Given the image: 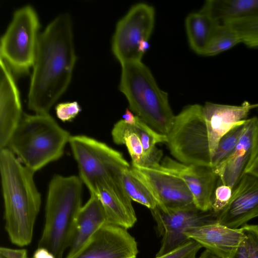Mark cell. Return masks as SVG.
<instances>
[{
	"label": "cell",
	"instance_id": "6da1fadb",
	"mask_svg": "<svg viewBox=\"0 0 258 258\" xmlns=\"http://www.w3.org/2000/svg\"><path fill=\"white\" fill-rule=\"evenodd\" d=\"M70 16L55 18L38 35L28 107L36 114H48L68 88L76 61Z\"/></svg>",
	"mask_w": 258,
	"mask_h": 258
},
{
	"label": "cell",
	"instance_id": "7a4b0ae2",
	"mask_svg": "<svg viewBox=\"0 0 258 258\" xmlns=\"http://www.w3.org/2000/svg\"><path fill=\"white\" fill-rule=\"evenodd\" d=\"M0 173L6 231L13 244L28 245L41 203L34 173L6 148L0 149Z\"/></svg>",
	"mask_w": 258,
	"mask_h": 258
},
{
	"label": "cell",
	"instance_id": "3957f363",
	"mask_svg": "<svg viewBox=\"0 0 258 258\" xmlns=\"http://www.w3.org/2000/svg\"><path fill=\"white\" fill-rule=\"evenodd\" d=\"M71 136L49 113L24 114L6 148L35 173L62 156Z\"/></svg>",
	"mask_w": 258,
	"mask_h": 258
},
{
	"label": "cell",
	"instance_id": "277c9868",
	"mask_svg": "<svg viewBox=\"0 0 258 258\" xmlns=\"http://www.w3.org/2000/svg\"><path fill=\"white\" fill-rule=\"evenodd\" d=\"M82 181L76 175H55L49 185L45 224L38 247H44L55 258H62L69 248L74 223L81 208Z\"/></svg>",
	"mask_w": 258,
	"mask_h": 258
},
{
	"label": "cell",
	"instance_id": "5b68a950",
	"mask_svg": "<svg viewBox=\"0 0 258 258\" xmlns=\"http://www.w3.org/2000/svg\"><path fill=\"white\" fill-rule=\"evenodd\" d=\"M119 89L131 110L156 132L167 136L175 115L168 94L161 90L149 68L142 61L121 64Z\"/></svg>",
	"mask_w": 258,
	"mask_h": 258
},
{
	"label": "cell",
	"instance_id": "8992f818",
	"mask_svg": "<svg viewBox=\"0 0 258 258\" xmlns=\"http://www.w3.org/2000/svg\"><path fill=\"white\" fill-rule=\"evenodd\" d=\"M69 143L78 165L80 178L91 195H96L98 185H107L126 205L133 208L121 181L125 167L116 152L106 144L84 135L71 136Z\"/></svg>",
	"mask_w": 258,
	"mask_h": 258
},
{
	"label": "cell",
	"instance_id": "52a82bcc",
	"mask_svg": "<svg viewBox=\"0 0 258 258\" xmlns=\"http://www.w3.org/2000/svg\"><path fill=\"white\" fill-rule=\"evenodd\" d=\"M166 136L168 149L177 161L185 164L212 167L203 106L194 104L185 107L175 116Z\"/></svg>",
	"mask_w": 258,
	"mask_h": 258
},
{
	"label": "cell",
	"instance_id": "ba28073f",
	"mask_svg": "<svg viewBox=\"0 0 258 258\" xmlns=\"http://www.w3.org/2000/svg\"><path fill=\"white\" fill-rule=\"evenodd\" d=\"M39 23L30 6L16 11L1 40V58L11 70L24 74L33 66L36 52Z\"/></svg>",
	"mask_w": 258,
	"mask_h": 258
},
{
	"label": "cell",
	"instance_id": "9c48e42d",
	"mask_svg": "<svg viewBox=\"0 0 258 258\" xmlns=\"http://www.w3.org/2000/svg\"><path fill=\"white\" fill-rule=\"evenodd\" d=\"M155 23L153 7L145 3L133 6L117 23L112 38V52L120 64L141 61L140 42L148 40Z\"/></svg>",
	"mask_w": 258,
	"mask_h": 258
},
{
	"label": "cell",
	"instance_id": "30bf717a",
	"mask_svg": "<svg viewBox=\"0 0 258 258\" xmlns=\"http://www.w3.org/2000/svg\"><path fill=\"white\" fill-rule=\"evenodd\" d=\"M161 237L160 247L155 256L168 253L190 240L185 234L190 227L217 221V213L212 210L203 211L195 205L164 211L157 206L150 210Z\"/></svg>",
	"mask_w": 258,
	"mask_h": 258
},
{
	"label": "cell",
	"instance_id": "8fae6325",
	"mask_svg": "<svg viewBox=\"0 0 258 258\" xmlns=\"http://www.w3.org/2000/svg\"><path fill=\"white\" fill-rule=\"evenodd\" d=\"M130 169L150 190L157 206L164 211L195 205L192 194L184 182L177 176L159 168L131 164Z\"/></svg>",
	"mask_w": 258,
	"mask_h": 258
},
{
	"label": "cell",
	"instance_id": "7c38bea8",
	"mask_svg": "<svg viewBox=\"0 0 258 258\" xmlns=\"http://www.w3.org/2000/svg\"><path fill=\"white\" fill-rule=\"evenodd\" d=\"M138 252L137 242L127 229L107 223L66 258H136Z\"/></svg>",
	"mask_w": 258,
	"mask_h": 258
},
{
	"label": "cell",
	"instance_id": "4fadbf2b",
	"mask_svg": "<svg viewBox=\"0 0 258 258\" xmlns=\"http://www.w3.org/2000/svg\"><path fill=\"white\" fill-rule=\"evenodd\" d=\"M258 156V117L245 120L242 133L232 154L215 167L218 183L233 189Z\"/></svg>",
	"mask_w": 258,
	"mask_h": 258
},
{
	"label": "cell",
	"instance_id": "5bb4252c",
	"mask_svg": "<svg viewBox=\"0 0 258 258\" xmlns=\"http://www.w3.org/2000/svg\"><path fill=\"white\" fill-rule=\"evenodd\" d=\"M158 168L177 176L184 182L198 209L203 211L212 210V198L219 180L214 168L185 164L165 156Z\"/></svg>",
	"mask_w": 258,
	"mask_h": 258
},
{
	"label": "cell",
	"instance_id": "9a60e30c",
	"mask_svg": "<svg viewBox=\"0 0 258 258\" xmlns=\"http://www.w3.org/2000/svg\"><path fill=\"white\" fill-rule=\"evenodd\" d=\"M258 217V178L249 173L233 189L227 205L217 213V221L231 228H239Z\"/></svg>",
	"mask_w": 258,
	"mask_h": 258
},
{
	"label": "cell",
	"instance_id": "2e32d148",
	"mask_svg": "<svg viewBox=\"0 0 258 258\" xmlns=\"http://www.w3.org/2000/svg\"><path fill=\"white\" fill-rule=\"evenodd\" d=\"M185 234L221 258H232L245 239L241 227L231 228L217 221L190 227Z\"/></svg>",
	"mask_w": 258,
	"mask_h": 258
},
{
	"label": "cell",
	"instance_id": "e0dca14e",
	"mask_svg": "<svg viewBox=\"0 0 258 258\" xmlns=\"http://www.w3.org/2000/svg\"><path fill=\"white\" fill-rule=\"evenodd\" d=\"M257 105L245 101L240 105L206 102L203 113L206 122L210 152L212 157L222 138L241 121Z\"/></svg>",
	"mask_w": 258,
	"mask_h": 258
},
{
	"label": "cell",
	"instance_id": "ac0fdd59",
	"mask_svg": "<svg viewBox=\"0 0 258 258\" xmlns=\"http://www.w3.org/2000/svg\"><path fill=\"white\" fill-rule=\"evenodd\" d=\"M0 149L5 148L22 117L20 93L12 71L1 58Z\"/></svg>",
	"mask_w": 258,
	"mask_h": 258
},
{
	"label": "cell",
	"instance_id": "d6986e66",
	"mask_svg": "<svg viewBox=\"0 0 258 258\" xmlns=\"http://www.w3.org/2000/svg\"><path fill=\"white\" fill-rule=\"evenodd\" d=\"M107 217L103 205L95 195H91L79 211L74 225L69 244L71 255L80 249L104 224Z\"/></svg>",
	"mask_w": 258,
	"mask_h": 258
},
{
	"label": "cell",
	"instance_id": "ffe728a7",
	"mask_svg": "<svg viewBox=\"0 0 258 258\" xmlns=\"http://www.w3.org/2000/svg\"><path fill=\"white\" fill-rule=\"evenodd\" d=\"M219 23L258 16V0H208L200 10Z\"/></svg>",
	"mask_w": 258,
	"mask_h": 258
},
{
	"label": "cell",
	"instance_id": "44dd1931",
	"mask_svg": "<svg viewBox=\"0 0 258 258\" xmlns=\"http://www.w3.org/2000/svg\"><path fill=\"white\" fill-rule=\"evenodd\" d=\"M96 196L103 205L107 223L126 229L132 228L136 224L137 218L134 209L126 206L109 187L104 185H98Z\"/></svg>",
	"mask_w": 258,
	"mask_h": 258
},
{
	"label": "cell",
	"instance_id": "7402d4cb",
	"mask_svg": "<svg viewBox=\"0 0 258 258\" xmlns=\"http://www.w3.org/2000/svg\"><path fill=\"white\" fill-rule=\"evenodd\" d=\"M219 24L201 11L188 15L185 19V28L189 45L196 53L203 55Z\"/></svg>",
	"mask_w": 258,
	"mask_h": 258
},
{
	"label": "cell",
	"instance_id": "603a6c76",
	"mask_svg": "<svg viewBox=\"0 0 258 258\" xmlns=\"http://www.w3.org/2000/svg\"><path fill=\"white\" fill-rule=\"evenodd\" d=\"M111 136L115 144L125 145L132 158V164L150 167L149 160L145 155L139 136L134 125L121 119L114 125Z\"/></svg>",
	"mask_w": 258,
	"mask_h": 258
},
{
	"label": "cell",
	"instance_id": "cb8c5ba5",
	"mask_svg": "<svg viewBox=\"0 0 258 258\" xmlns=\"http://www.w3.org/2000/svg\"><path fill=\"white\" fill-rule=\"evenodd\" d=\"M139 136L145 155L148 158L150 167L158 168L163 153L161 150L156 147L158 143L167 142V138L150 127L139 117L136 115V122L134 125Z\"/></svg>",
	"mask_w": 258,
	"mask_h": 258
},
{
	"label": "cell",
	"instance_id": "d4e9b609",
	"mask_svg": "<svg viewBox=\"0 0 258 258\" xmlns=\"http://www.w3.org/2000/svg\"><path fill=\"white\" fill-rule=\"evenodd\" d=\"M121 181L125 191L132 201L146 207L150 210L157 206V202L151 192L132 173L130 167L123 171Z\"/></svg>",
	"mask_w": 258,
	"mask_h": 258
},
{
	"label": "cell",
	"instance_id": "484cf974",
	"mask_svg": "<svg viewBox=\"0 0 258 258\" xmlns=\"http://www.w3.org/2000/svg\"><path fill=\"white\" fill-rule=\"evenodd\" d=\"M241 43L236 32L227 23L217 26L204 52V56H213Z\"/></svg>",
	"mask_w": 258,
	"mask_h": 258
},
{
	"label": "cell",
	"instance_id": "4316f807",
	"mask_svg": "<svg viewBox=\"0 0 258 258\" xmlns=\"http://www.w3.org/2000/svg\"><path fill=\"white\" fill-rule=\"evenodd\" d=\"M246 119L236 124L220 140L212 159V167L218 166L233 152L243 131Z\"/></svg>",
	"mask_w": 258,
	"mask_h": 258
},
{
	"label": "cell",
	"instance_id": "83f0119b",
	"mask_svg": "<svg viewBox=\"0 0 258 258\" xmlns=\"http://www.w3.org/2000/svg\"><path fill=\"white\" fill-rule=\"evenodd\" d=\"M225 23L228 24L236 32L241 43L250 47H258V16Z\"/></svg>",
	"mask_w": 258,
	"mask_h": 258
},
{
	"label": "cell",
	"instance_id": "f1b7e54d",
	"mask_svg": "<svg viewBox=\"0 0 258 258\" xmlns=\"http://www.w3.org/2000/svg\"><path fill=\"white\" fill-rule=\"evenodd\" d=\"M232 192L229 186L218 183L212 198V210L216 213L222 210L229 202Z\"/></svg>",
	"mask_w": 258,
	"mask_h": 258
},
{
	"label": "cell",
	"instance_id": "f546056e",
	"mask_svg": "<svg viewBox=\"0 0 258 258\" xmlns=\"http://www.w3.org/2000/svg\"><path fill=\"white\" fill-rule=\"evenodd\" d=\"M241 228L245 235L244 243L248 258H258V225L246 224Z\"/></svg>",
	"mask_w": 258,
	"mask_h": 258
},
{
	"label": "cell",
	"instance_id": "4dcf8cb0",
	"mask_svg": "<svg viewBox=\"0 0 258 258\" xmlns=\"http://www.w3.org/2000/svg\"><path fill=\"white\" fill-rule=\"evenodd\" d=\"M202 246L196 241H189L176 249L155 258H196Z\"/></svg>",
	"mask_w": 258,
	"mask_h": 258
},
{
	"label": "cell",
	"instance_id": "1f68e13d",
	"mask_svg": "<svg viewBox=\"0 0 258 258\" xmlns=\"http://www.w3.org/2000/svg\"><path fill=\"white\" fill-rule=\"evenodd\" d=\"M55 109L57 118L63 122L72 120L81 111L77 101L59 103L56 106Z\"/></svg>",
	"mask_w": 258,
	"mask_h": 258
},
{
	"label": "cell",
	"instance_id": "d6a6232c",
	"mask_svg": "<svg viewBox=\"0 0 258 258\" xmlns=\"http://www.w3.org/2000/svg\"><path fill=\"white\" fill-rule=\"evenodd\" d=\"M0 258H28L26 249H13L5 247L0 248Z\"/></svg>",
	"mask_w": 258,
	"mask_h": 258
},
{
	"label": "cell",
	"instance_id": "836d02e7",
	"mask_svg": "<svg viewBox=\"0 0 258 258\" xmlns=\"http://www.w3.org/2000/svg\"><path fill=\"white\" fill-rule=\"evenodd\" d=\"M33 258H55V257L46 248L38 247L33 254Z\"/></svg>",
	"mask_w": 258,
	"mask_h": 258
},
{
	"label": "cell",
	"instance_id": "e575fe53",
	"mask_svg": "<svg viewBox=\"0 0 258 258\" xmlns=\"http://www.w3.org/2000/svg\"><path fill=\"white\" fill-rule=\"evenodd\" d=\"M136 119V115H134L132 112L128 109H126L122 116V120L126 123L134 125Z\"/></svg>",
	"mask_w": 258,
	"mask_h": 258
},
{
	"label": "cell",
	"instance_id": "d590c367",
	"mask_svg": "<svg viewBox=\"0 0 258 258\" xmlns=\"http://www.w3.org/2000/svg\"><path fill=\"white\" fill-rule=\"evenodd\" d=\"M232 258H248L245 246L244 241L238 248Z\"/></svg>",
	"mask_w": 258,
	"mask_h": 258
},
{
	"label": "cell",
	"instance_id": "8d00e7d4",
	"mask_svg": "<svg viewBox=\"0 0 258 258\" xmlns=\"http://www.w3.org/2000/svg\"><path fill=\"white\" fill-rule=\"evenodd\" d=\"M246 173H249L258 178V156L249 168Z\"/></svg>",
	"mask_w": 258,
	"mask_h": 258
},
{
	"label": "cell",
	"instance_id": "74e56055",
	"mask_svg": "<svg viewBox=\"0 0 258 258\" xmlns=\"http://www.w3.org/2000/svg\"><path fill=\"white\" fill-rule=\"evenodd\" d=\"M150 45L148 40H144L141 41L139 45V51L142 54L144 53L149 48Z\"/></svg>",
	"mask_w": 258,
	"mask_h": 258
},
{
	"label": "cell",
	"instance_id": "f35d334b",
	"mask_svg": "<svg viewBox=\"0 0 258 258\" xmlns=\"http://www.w3.org/2000/svg\"><path fill=\"white\" fill-rule=\"evenodd\" d=\"M196 258H221L214 254L208 250L205 249L198 257Z\"/></svg>",
	"mask_w": 258,
	"mask_h": 258
}]
</instances>
